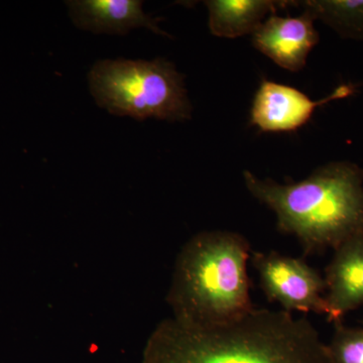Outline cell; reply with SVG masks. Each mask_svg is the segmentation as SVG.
Instances as JSON below:
<instances>
[{
    "label": "cell",
    "mask_w": 363,
    "mask_h": 363,
    "mask_svg": "<svg viewBox=\"0 0 363 363\" xmlns=\"http://www.w3.org/2000/svg\"><path fill=\"white\" fill-rule=\"evenodd\" d=\"M362 324H363V321H362Z\"/></svg>",
    "instance_id": "cell-13"
},
{
    "label": "cell",
    "mask_w": 363,
    "mask_h": 363,
    "mask_svg": "<svg viewBox=\"0 0 363 363\" xmlns=\"http://www.w3.org/2000/svg\"><path fill=\"white\" fill-rule=\"evenodd\" d=\"M252 37L255 49L291 72L305 68L310 52L320 40L314 18L305 11L298 16L272 14Z\"/></svg>",
    "instance_id": "cell-7"
},
{
    "label": "cell",
    "mask_w": 363,
    "mask_h": 363,
    "mask_svg": "<svg viewBox=\"0 0 363 363\" xmlns=\"http://www.w3.org/2000/svg\"><path fill=\"white\" fill-rule=\"evenodd\" d=\"M297 6L343 39L363 40V0H308Z\"/></svg>",
    "instance_id": "cell-11"
},
{
    "label": "cell",
    "mask_w": 363,
    "mask_h": 363,
    "mask_svg": "<svg viewBox=\"0 0 363 363\" xmlns=\"http://www.w3.org/2000/svg\"><path fill=\"white\" fill-rule=\"evenodd\" d=\"M250 241L240 233L203 231L177 257L167 302L183 323H225L255 309L247 262Z\"/></svg>",
    "instance_id": "cell-3"
},
{
    "label": "cell",
    "mask_w": 363,
    "mask_h": 363,
    "mask_svg": "<svg viewBox=\"0 0 363 363\" xmlns=\"http://www.w3.org/2000/svg\"><path fill=\"white\" fill-rule=\"evenodd\" d=\"M140 363H332L309 320L285 310L253 309L225 323L162 320Z\"/></svg>",
    "instance_id": "cell-1"
},
{
    "label": "cell",
    "mask_w": 363,
    "mask_h": 363,
    "mask_svg": "<svg viewBox=\"0 0 363 363\" xmlns=\"http://www.w3.org/2000/svg\"><path fill=\"white\" fill-rule=\"evenodd\" d=\"M72 21L78 28L95 33L125 35L136 28H145L166 35L157 20L143 13L138 0H74L67 1Z\"/></svg>",
    "instance_id": "cell-9"
},
{
    "label": "cell",
    "mask_w": 363,
    "mask_h": 363,
    "mask_svg": "<svg viewBox=\"0 0 363 363\" xmlns=\"http://www.w3.org/2000/svg\"><path fill=\"white\" fill-rule=\"evenodd\" d=\"M357 85H339L331 94L312 100L292 86L264 80L255 93L250 109V124L262 133H292L311 119L317 107L354 94Z\"/></svg>",
    "instance_id": "cell-6"
},
{
    "label": "cell",
    "mask_w": 363,
    "mask_h": 363,
    "mask_svg": "<svg viewBox=\"0 0 363 363\" xmlns=\"http://www.w3.org/2000/svg\"><path fill=\"white\" fill-rule=\"evenodd\" d=\"M326 316L342 322L344 316L363 306V235L355 236L334 250L325 269Z\"/></svg>",
    "instance_id": "cell-8"
},
{
    "label": "cell",
    "mask_w": 363,
    "mask_h": 363,
    "mask_svg": "<svg viewBox=\"0 0 363 363\" xmlns=\"http://www.w3.org/2000/svg\"><path fill=\"white\" fill-rule=\"evenodd\" d=\"M330 342L326 344L332 363H363V327L334 324Z\"/></svg>",
    "instance_id": "cell-12"
},
{
    "label": "cell",
    "mask_w": 363,
    "mask_h": 363,
    "mask_svg": "<svg viewBox=\"0 0 363 363\" xmlns=\"http://www.w3.org/2000/svg\"><path fill=\"white\" fill-rule=\"evenodd\" d=\"M243 179L250 194L277 215L279 230L295 236L305 255L363 235V168L354 162H328L305 180L286 184L250 171Z\"/></svg>",
    "instance_id": "cell-2"
},
{
    "label": "cell",
    "mask_w": 363,
    "mask_h": 363,
    "mask_svg": "<svg viewBox=\"0 0 363 363\" xmlns=\"http://www.w3.org/2000/svg\"><path fill=\"white\" fill-rule=\"evenodd\" d=\"M88 79L96 104L114 116L136 121L191 118L184 76L167 60H104L93 66Z\"/></svg>",
    "instance_id": "cell-4"
},
{
    "label": "cell",
    "mask_w": 363,
    "mask_h": 363,
    "mask_svg": "<svg viewBox=\"0 0 363 363\" xmlns=\"http://www.w3.org/2000/svg\"><path fill=\"white\" fill-rule=\"evenodd\" d=\"M250 259L269 301L286 312L326 314V281L304 259L277 252H253Z\"/></svg>",
    "instance_id": "cell-5"
},
{
    "label": "cell",
    "mask_w": 363,
    "mask_h": 363,
    "mask_svg": "<svg viewBox=\"0 0 363 363\" xmlns=\"http://www.w3.org/2000/svg\"><path fill=\"white\" fill-rule=\"evenodd\" d=\"M204 4L209 11L210 32L226 39L252 35L272 14L297 6V1L274 0H208Z\"/></svg>",
    "instance_id": "cell-10"
}]
</instances>
